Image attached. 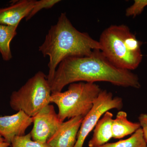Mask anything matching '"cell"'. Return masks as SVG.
<instances>
[{
  "instance_id": "8992f818",
  "label": "cell",
  "mask_w": 147,
  "mask_h": 147,
  "mask_svg": "<svg viewBox=\"0 0 147 147\" xmlns=\"http://www.w3.org/2000/svg\"><path fill=\"white\" fill-rule=\"evenodd\" d=\"M123 106L121 98L113 97L112 93L102 90L94 102L91 109L84 117L74 147H83L87 137L106 112L114 109L120 110Z\"/></svg>"
},
{
  "instance_id": "8fae6325",
  "label": "cell",
  "mask_w": 147,
  "mask_h": 147,
  "mask_svg": "<svg viewBox=\"0 0 147 147\" xmlns=\"http://www.w3.org/2000/svg\"><path fill=\"white\" fill-rule=\"evenodd\" d=\"M113 115L108 111L96 125L93 135L88 142L89 147L100 146L108 143L113 138L112 126Z\"/></svg>"
},
{
  "instance_id": "4fadbf2b",
  "label": "cell",
  "mask_w": 147,
  "mask_h": 147,
  "mask_svg": "<svg viewBox=\"0 0 147 147\" xmlns=\"http://www.w3.org/2000/svg\"><path fill=\"white\" fill-rule=\"evenodd\" d=\"M17 28L0 24V53L4 61H7L12 59L10 42L17 34Z\"/></svg>"
},
{
  "instance_id": "277c9868",
  "label": "cell",
  "mask_w": 147,
  "mask_h": 147,
  "mask_svg": "<svg viewBox=\"0 0 147 147\" xmlns=\"http://www.w3.org/2000/svg\"><path fill=\"white\" fill-rule=\"evenodd\" d=\"M101 90L95 83H72L65 91L52 93L50 102L57 106L58 117L63 122L66 119L78 116L84 117L91 109Z\"/></svg>"
},
{
  "instance_id": "ffe728a7",
  "label": "cell",
  "mask_w": 147,
  "mask_h": 147,
  "mask_svg": "<svg viewBox=\"0 0 147 147\" xmlns=\"http://www.w3.org/2000/svg\"><path fill=\"white\" fill-rule=\"evenodd\" d=\"M5 142L4 139L3 138V137L0 135V142Z\"/></svg>"
},
{
  "instance_id": "9a60e30c",
  "label": "cell",
  "mask_w": 147,
  "mask_h": 147,
  "mask_svg": "<svg viewBox=\"0 0 147 147\" xmlns=\"http://www.w3.org/2000/svg\"><path fill=\"white\" fill-rule=\"evenodd\" d=\"M30 132L24 136L15 137L11 142V147H52L47 143H42L32 140Z\"/></svg>"
},
{
  "instance_id": "e0dca14e",
  "label": "cell",
  "mask_w": 147,
  "mask_h": 147,
  "mask_svg": "<svg viewBox=\"0 0 147 147\" xmlns=\"http://www.w3.org/2000/svg\"><path fill=\"white\" fill-rule=\"evenodd\" d=\"M147 6V0H135L134 3L126 9L125 15L133 18L140 15Z\"/></svg>"
},
{
  "instance_id": "7c38bea8",
  "label": "cell",
  "mask_w": 147,
  "mask_h": 147,
  "mask_svg": "<svg viewBox=\"0 0 147 147\" xmlns=\"http://www.w3.org/2000/svg\"><path fill=\"white\" fill-rule=\"evenodd\" d=\"M140 128L139 122H132L127 119L126 112L119 111L116 118L113 119L112 123L113 138L122 139L127 135L134 134Z\"/></svg>"
},
{
  "instance_id": "30bf717a",
  "label": "cell",
  "mask_w": 147,
  "mask_h": 147,
  "mask_svg": "<svg viewBox=\"0 0 147 147\" xmlns=\"http://www.w3.org/2000/svg\"><path fill=\"white\" fill-rule=\"evenodd\" d=\"M35 0H21L0 8V24L18 27L22 19L26 18L34 7Z\"/></svg>"
},
{
  "instance_id": "ba28073f",
  "label": "cell",
  "mask_w": 147,
  "mask_h": 147,
  "mask_svg": "<svg viewBox=\"0 0 147 147\" xmlns=\"http://www.w3.org/2000/svg\"><path fill=\"white\" fill-rule=\"evenodd\" d=\"M33 122L32 117L22 110L11 115L0 117V135L5 142L11 144L16 137L24 136Z\"/></svg>"
},
{
  "instance_id": "52a82bcc",
  "label": "cell",
  "mask_w": 147,
  "mask_h": 147,
  "mask_svg": "<svg viewBox=\"0 0 147 147\" xmlns=\"http://www.w3.org/2000/svg\"><path fill=\"white\" fill-rule=\"evenodd\" d=\"M33 127L30 131L33 140L46 143L62 123L55 112L54 106L47 105L33 117Z\"/></svg>"
},
{
  "instance_id": "2e32d148",
  "label": "cell",
  "mask_w": 147,
  "mask_h": 147,
  "mask_svg": "<svg viewBox=\"0 0 147 147\" xmlns=\"http://www.w3.org/2000/svg\"><path fill=\"white\" fill-rule=\"evenodd\" d=\"M59 0H40L36 1L34 7L29 15L26 18V21L30 19L37 13L43 9H49L54 6L55 5L60 2Z\"/></svg>"
},
{
  "instance_id": "3957f363",
  "label": "cell",
  "mask_w": 147,
  "mask_h": 147,
  "mask_svg": "<svg viewBox=\"0 0 147 147\" xmlns=\"http://www.w3.org/2000/svg\"><path fill=\"white\" fill-rule=\"evenodd\" d=\"M98 42L100 51L117 68L131 71L142 62V42L126 25L110 26L102 32Z\"/></svg>"
},
{
  "instance_id": "9c48e42d",
  "label": "cell",
  "mask_w": 147,
  "mask_h": 147,
  "mask_svg": "<svg viewBox=\"0 0 147 147\" xmlns=\"http://www.w3.org/2000/svg\"><path fill=\"white\" fill-rule=\"evenodd\" d=\"M83 119L78 116L63 122L46 143L52 147H74Z\"/></svg>"
},
{
  "instance_id": "ac0fdd59",
  "label": "cell",
  "mask_w": 147,
  "mask_h": 147,
  "mask_svg": "<svg viewBox=\"0 0 147 147\" xmlns=\"http://www.w3.org/2000/svg\"><path fill=\"white\" fill-rule=\"evenodd\" d=\"M138 119L143 131L144 138L147 143V114H141Z\"/></svg>"
},
{
  "instance_id": "7a4b0ae2",
  "label": "cell",
  "mask_w": 147,
  "mask_h": 147,
  "mask_svg": "<svg viewBox=\"0 0 147 147\" xmlns=\"http://www.w3.org/2000/svg\"><path fill=\"white\" fill-rule=\"evenodd\" d=\"M38 50L44 57H49L47 77L50 84L62 61L69 57L89 56L94 50H100V45L87 33L78 30L66 13H62L57 24L51 26Z\"/></svg>"
},
{
  "instance_id": "6da1fadb",
  "label": "cell",
  "mask_w": 147,
  "mask_h": 147,
  "mask_svg": "<svg viewBox=\"0 0 147 147\" xmlns=\"http://www.w3.org/2000/svg\"><path fill=\"white\" fill-rule=\"evenodd\" d=\"M107 82L117 86L141 88L137 74L116 67L100 50L82 57H69L62 61L50 83L52 93L62 92L68 84L77 82Z\"/></svg>"
},
{
  "instance_id": "5b68a950",
  "label": "cell",
  "mask_w": 147,
  "mask_h": 147,
  "mask_svg": "<svg viewBox=\"0 0 147 147\" xmlns=\"http://www.w3.org/2000/svg\"><path fill=\"white\" fill-rule=\"evenodd\" d=\"M51 94L47 76L39 71L19 90L12 93L9 104L13 110L18 112L22 110L33 117L50 104Z\"/></svg>"
},
{
  "instance_id": "d6986e66",
  "label": "cell",
  "mask_w": 147,
  "mask_h": 147,
  "mask_svg": "<svg viewBox=\"0 0 147 147\" xmlns=\"http://www.w3.org/2000/svg\"><path fill=\"white\" fill-rule=\"evenodd\" d=\"M11 144L5 142H0V147H9Z\"/></svg>"
},
{
  "instance_id": "5bb4252c",
  "label": "cell",
  "mask_w": 147,
  "mask_h": 147,
  "mask_svg": "<svg viewBox=\"0 0 147 147\" xmlns=\"http://www.w3.org/2000/svg\"><path fill=\"white\" fill-rule=\"evenodd\" d=\"M97 147H147V143L144 138L142 129L140 128L128 139L108 143Z\"/></svg>"
}]
</instances>
